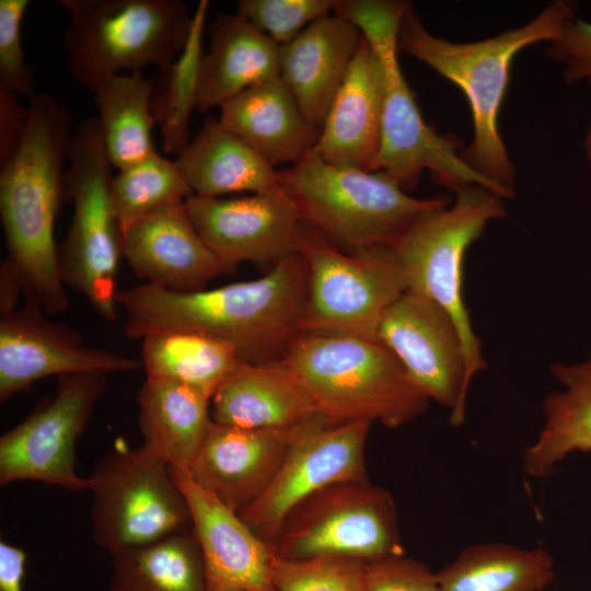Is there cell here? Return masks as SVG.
<instances>
[{"instance_id": "21", "label": "cell", "mask_w": 591, "mask_h": 591, "mask_svg": "<svg viewBox=\"0 0 591 591\" xmlns=\"http://www.w3.org/2000/svg\"><path fill=\"white\" fill-rule=\"evenodd\" d=\"M384 72L362 37L321 127L315 152L326 162L373 171L380 149Z\"/></svg>"}, {"instance_id": "11", "label": "cell", "mask_w": 591, "mask_h": 591, "mask_svg": "<svg viewBox=\"0 0 591 591\" xmlns=\"http://www.w3.org/2000/svg\"><path fill=\"white\" fill-rule=\"evenodd\" d=\"M271 545L285 559L341 556L369 564L404 555L394 499L368 480L334 484L310 496Z\"/></svg>"}, {"instance_id": "26", "label": "cell", "mask_w": 591, "mask_h": 591, "mask_svg": "<svg viewBox=\"0 0 591 591\" xmlns=\"http://www.w3.org/2000/svg\"><path fill=\"white\" fill-rule=\"evenodd\" d=\"M210 401L188 385L146 376L137 396L141 445L172 468L188 472L213 422Z\"/></svg>"}, {"instance_id": "12", "label": "cell", "mask_w": 591, "mask_h": 591, "mask_svg": "<svg viewBox=\"0 0 591 591\" xmlns=\"http://www.w3.org/2000/svg\"><path fill=\"white\" fill-rule=\"evenodd\" d=\"M106 387L103 374L58 376L54 396L1 436V486L34 480L73 491L89 490V478L77 473L76 444Z\"/></svg>"}, {"instance_id": "16", "label": "cell", "mask_w": 591, "mask_h": 591, "mask_svg": "<svg viewBox=\"0 0 591 591\" xmlns=\"http://www.w3.org/2000/svg\"><path fill=\"white\" fill-rule=\"evenodd\" d=\"M24 298L22 308L0 314L1 403L47 376L107 375L142 367L141 360L88 346L76 329L47 320L35 298Z\"/></svg>"}, {"instance_id": "34", "label": "cell", "mask_w": 591, "mask_h": 591, "mask_svg": "<svg viewBox=\"0 0 591 591\" xmlns=\"http://www.w3.org/2000/svg\"><path fill=\"white\" fill-rule=\"evenodd\" d=\"M193 192L176 161L157 151L118 171L112 182V199L120 230L172 204L186 201Z\"/></svg>"}, {"instance_id": "7", "label": "cell", "mask_w": 591, "mask_h": 591, "mask_svg": "<svg viewBox=\"0 0 591 591\" xmlns=\"http://www.w3.org/2000/svg\"><path fill=\"white\" fill-rule=\"evenodd\" d=\"M454 201L422 213L392 245L408 290L439 304L461 336L467 381L486 368L463 296V264L468 247L487 224L505 218V199L480 185L454 192Z\"/></svg>"}, {"instance_id": "37", "label": "cell", "mask_w": 591, "mask_h": 591, "mask_svg": "<svg viewBox=\"0 0 591 591\" xmlns=\"http://www.w3.org/2000/svg\"><path fill=\"white\" fill-rule=\"evenodd\" d=\"M28 4V0H0V90L31 103L38 93L22 43V23Z\"/></svg>"}, {"instance_id": "38", "label": "cell", "mask_w": 591, "mask_h": 591, "mask_svg": "<svg viewBox=\"0 0 591 591\" xmlns=\"http://www.w3.org/2000/svg\"><path fill=\"white\" fill-rule=\"evenodd\" d=\"M367 591H441L437 575L404 555L367 564Z\"/></svg>"}, {"instance_id": "8", "label": "cell", "mask_w": 591, "mask_h": 591, "mask_svg": "<svg viewBox=\"0 0 591 591\" xmlns=\"http://www.w3.org/2000/svg\"><path fill=\"white\" fill-rule=\"evenodd\" d=\"M113 177L96 117H89L78 125L70 143L65 195L73 204V216L59 248V268L65 286L81 293L108 322L117 320L116 275L123 256Z\"/></svg>"}, {"instance_id": "4", "label": "cell", "mask_w": 591, "mask_h": 591, "mask_svg": "<svg viewBox=\"0 0 591 591\" xmlns=\"http://www.w3.org/2000/svg\"><path fill=\"white\" fill-rule=\"evenodd\" d=\"M282 358L317 413L335 422L378 421L397 428L430 402L378 338L302 332Z\"/></svg>"}, {"instance_id": "31", "label": "cell", "mask_w": 591, "mask_h": 591, "mask_svg": "<svg viewBox=\"0 0 591 591\" xmlns=\"http://www.w3.org/2000/svg\"><path fill=\"white\" fill-rule=\"evenodd\" d=\"M111 556L109 591H208L192 528Z\"/></svg>"}, {"instance_id": "40", "label": "cell", "mask_w": 591, "mask_h": 591, "mask_svg": "<svg viewBox=\"0 0 591 591\" xmlns=\"http://www.w3.org/2000/svg\"><path fill=\"white\" fill-rule=\"evenodd\" d=\"M30 108L24 107L19 96L0 90V162L15 148L25 128Z\"/></svg>"}, {"instance_id": "36", "label": "cell", "mask_w": 591, "mask_h": 591, "mask_svg": "<svg viewBox=\"0 0 591 591\" xmlns=\"http://www.w3.org/2000/svg\"><path fill=\"white\" fill-rule=\"evenodd\" d=\"M335 3L336 0H241L237 14L280 46L329 15Z\"/></svg>"}, {"instance_id": "23", "label": "cell", "mask_w": 591, "mask_h": 591, "mask_svg": "<svg viewBox=\"0 0 591 591\" xmlns=\"http://www.w3.org/2000/svg\"><path fill=\"white\" fill-rule=\"evenodd\" d=\"M218 425L247 429H288L317 413L283 358L240 361L212 397Z\"/></svg>"}, {"instance_id": "29", "label": "cell", "mask_w": 591, "mask_h": 591, "mask_svg": "<svg viewBox=\"0 0 591 591\" xmlns=\"http://www.w3.org/2000/svg\"><path fill=\"white\" fill-rule=\"evenodd\" d=\"M441 591H545L554 560L542 548L482 543L463 549L438 572Z\"/></svg>"}, {"instance_id": "14", "label": "cell", "mask_w": 591, "mask_h": 591, "mask_svg": "<svg viewBox=\"0 0 591 591\" xmlns=\"http://www.w3.org/2000/svg\"><path fill=\"white\" fill-rule=\"evenodd\" d=\"M368 44L376 53L384 72V105L379 153L373 171H382L407 190L422 171L449 189L480 185L500 196L498 189L462 158L455 136L438 134L425 121L398 61V32L383 34Z\"/></svg>"}, {"instance_id": "10", "label": "cell", "mask_w": 591, "mask_h": 591, "mask_svg": "<svg viewBox=\"0 0 591 591\" xmlns=\"http://www.w3.org/2000/svg\"><path fill=\"white\" fill-rule=\"evenodd\" d=\"M89 482L93 537L111 555L190 529L171 466L142 445H115Z\"/></svg>"}, {"instance_id": "6", "label": "cell", "mask_w": 591, "mask_h": 591, "mask_svg": "<svg viewBox=\"0 0 591 591\" xmlns=\"http://www.w3.org/2000/svg\"><path fill=\"white\" fill-rule=\"evenodd\" d=\"M59 3L70 19L63 36L69 71L92 93L124 71L167 69L186 44L194 15L181 0Z\"/></svg>"}, {"instance_id": "41", "label": "cell", "mask_w": 591, "mask_h": 591, "mask_svg": "<svg viewBox=\"0 0 591 591\" xmlns=\"http://www.w3.org/2000/svg\"><path fill=\"white\" fill-rule=\"evenodd\" d=\"M25 563L22 548L0 542V591H23Z\"/></svg>"}, {"instance_id": "32", "label": "cell", "mask_w": 591, "mask_h": 591, "mask_svg": "<svg viewBox=\"0 0 591 591\" xmlns=\"http://www.w3.org/2000/svg\"><path fill=\"white\" fill-rule=\"evenodd\" d=\"M141 340L146 376L188 385L211 399L241 361L232 345L199 332H160Z\"/></svg>"}, {"instance_id": "27", "label": "cell", "mask_w": 591, "mask_h": 591, "mask_svg": "<svg viewBox=\"0 0 591 591\" xmlns=\"http://www.w3.org/2000/svg\"><path fill=\"white\" fill-rule=\"evenodd\" d=\"M176 163L199 197L258 194L281 186L278 171L213 117L204 123Z\"/></svg>"}, {"instance_id": "17", "label": "cell", "mask_w": 591, "mask_h": 591, "mask_svg": "<svg viewBox=\"0 0 591 591\" xmlns=\"http://www.w3.org/2000/svg\"><path fill=\"white\" fill-rule=\"evenodd\" d=\"M190 219L225 271L237 265L274 263L298 253L304 222L286 189L239 198L190 196Z\"/></svg>"}, {"instance_id": "5", "label": "cell", "mask_w": 591, "mask_h": 591, "mask_svg": "<svg viewBox=\"0 0 591 591\" xmlns=\"http://www.w3.org/2000/svg\"><path fill=\"white\" fill-rule=\"evenodd\" d=\"M278 173L303 222L349 252L392 246L422 213L451 202L413 197L382 171L333 164L314 149Z\"/></svg>"}, {"instance_id": "42", "label": "cell", "mask_w": 591, "mask_h": 591, "mask_svg": "<svg viewBox=\"0 0 591 591\" xmlns=\"http://www.w3.org/2000/svg\"><path fill=\"white\" fill-rule=\"evenodd\" d=\"M21 292L24 293L23 282L14 266L7 258L0 267V314L15 309Z\"/></svg>"}, {"instance_id": "35", "label": "cell", "mask_w": 591, "mask_h": 591, "mask_svg": "<svg viewBox=\"0 0 591 591\" xmlns=\"http://www.w3.org/2000/svg\"><path fill=\"white\" fill-rule=\"evenodd\" d=\"M275 591H367V563L341 556L275 557Z\"/></svg>"}, {"instance_id": "24", "label": "cell", "mask_w": 591, "mask_h": 591, "mask_svg": "<svg viewBox=\"0 0 591 591\" xmlns=\"http://www.w3.org/2000/svg\"><path fill=\"white\" fill-rule=\"evenodd\" d=\"M219 120L274 167L301 161L320 136L280 74L225 102Z\"/></svg>"}, {"instance_id": "30", "label": "cell", "mask_w": 591, "mask_h": 591, "mask_svg": "<svg viewBox=\"0 0 591 591\" xmlns=\"http://www.w3.org/2000/svg\"><path fill=\"white\" fill-rule=\"evenodd\" d=\"M154 82L142 71L129 72L107 80L94 92L103 146L118 171L155 151L151 139L155 125L151 106Z\"/></svg>"}, {"instance_id": "22", "label": "cell", "mask_w": 591, "mask_h": 591, "mask_svg": "<svg viewBox=\"0 0 591 591\" xmlns=\"http://www.w3.org/2000/svg\"><path fill=\"white\" fill-rule=\"evenodd\" d=\"M361 39L351 23L329 14L279 46V74L315 129L321 130Z\"/></svg>"}, {"instance_id": "20", "label": "cell", "mask_w": 591, "mask_h": 591, "mask_svg": "<svg viewBox=\"0 0 591 591\" xmlns=\"http://www.w3.org/2000/svg\"><path fill=\"white\" fill-rule=\"evenodd\" d=\"M303 424L288 429H247L212 422L187 473L239 512L269 486Z\"/></svg>"}, {"instance_id": "1", "label": "cell", "mask_w": 591, "mask_h": 591, "mask_svg": "<svg viewBox=\"0 0 591 591\" xmlns=\"http://www.w3.org/2000/svg\"><path fill=\"white\" fill-rule=\"evenodd\" d=\"M308 271L300 253L278 262L265 276L213 289L175 292L143 283L118 291L117 305L131 339L167 331H194L232 345L240 359L282 358L302 333Z\"/></svg>"}, {"instance_id": "15", "label": "cell", "mask_w": 591, "mask_h": 591, "mask_svg": "<svg viewBox=\"0 0 591 591\" xmlns=\"http://www.w3.org/2000/svg\"><path fill=\"white\" fill-rule=\"evenodd\" d=\"M376 337L430 401L451 409L450 424L461 426L471 385L451 316L432 300L407 290L385 311Z\"/></svg>"}, {"instance_id": "19", "label": "cell", "mask_w": 591, "mask_h": 591, "mask_svg": "<svg viewBox=\"0 0 591 591\" xmlns=\"http://www.w3.org/2000/svg\"><path fill=\"white\" fill-rule=\"evenodd\" d=\"M121 250L139 279L170 291L204 290L227 273L196 230L186 201L162 207L124 228Z\"/></svg>"}, {"instance_id": "3", "label": "cell", "mask_w": 591, "mask_h": 591, "mask_svg": "<svg viewBox=\"0 0 591 591\" xmlns=\"http://www.w3.org/2000/svg\"><path fill=\"white\" fill-rule=\"evenodd\" d=\"M572 18L573 4L556 0L520 27L468 43L434 36L424 26L413 5L401 22L398 50L422 61L464 93L472 113L473 139L461 155L503 199L515 194V169L499 130L512 61L530 45L552 43Z\"/></svg>"}, {"instance_id": "25", "label": "cell", "mask_w": 591, "mask_h": 591, "mask_svg": "<svg viewBox=\"0 0 591 591\" xmlns=\"http://www.w3.org/2000/svg\"><path fill=\"white\" fill-rule=\"evenodd\" d=\"M201 57L196 109L221 107L243 91L279 76V45L240 14L220 13L209 26Z\"/></svg>"}, {"instance_id": "9", "label": "cell", "mask_w": 591, "mask_h": 591, "mask_svg": "<svg viewBox=\"0 0 591 591\" xmlns=\"http://www.w3.org/2000/svg\"><path fill=\"white\" fill-rule=\"evenodd\" d=\"M298 252L308 271L302 332L378 338L385 311L408 290L392 246L344 253L305 224Z\"/></svg>"}, {"instance_id": "13", "label": "cell", "mask_w": 591, "mask_h": 591, "mask_svg": "<svg viewBox=\"0 0 591 591\" xmlns=\"http://www.w3.org/2000/svg\"><path fill=\"white\" fill-rule=\"evenodd\" d=\"M370 421L335 422L321 414L306 420L265 491L237 513L271 544L287 517L321 489L368 480L366 443Z\"/></svg>"}, {"instance_id": "43", "label": "cell", "mask_w": 591, "mask_h": 591, "mask_svg": "<svg viewBox=\"0 0 591 591\" xmlns=\"http://www.w3.org/2000/svg\"><path fill=\"white\" fill-rule=\"evenodd\" d=\"M583 148H584V152H586V155H587L588 160L591 162V124H590L589 129H588V131L586 134Z\"/></svg>"}, {"instance_id": "18", "label": "cell", "mask_w": 591, "mask_h": 591, "mask_svg": "<svg viewBox=\"0 0 591 591\" xmlns=\"http://www.w3.org/2000/svg\"><path fill=\"white\" fill-rule=\"evenodd\" d=\"M172 468V467H171ZM200 548L208 591H275L273 545L185 471L172 468Z\"/></svg>"}, {"instance_id": "28", "label": "cell", "mask_w": 591, "mask_h": 591, "mask_svg": "<svg viewBox=\"0 0 591 591\" xmlns=\"http://www.w3.org/2000/svg\"><path fill=\"white\" fill-rule=\"evenodd\" d=\"M549 371L563 390L544 399V426L523 460L526 474L538 478L569 453L591 451V354L578 363H552Z\"/></svg>"}, {"instance_id": "39", "label": "cell", "mask_w": 591, "mask_h": 591, "mask_svg": "<svg viewBox=\"0 0 591 591\" xmlns=\"http://www.w3.org/2000/svg\"><path fill=\"white\" fill-rule=\"evenodd\" d=\"M549 57L563 66L568 81L591 83V21L569 20L551 43Z\"/></svg>"}, {"instance_id": "2", "label": "cell", "mask_w": 591, "mask_h": 591, "mask_svg": "<svg viewBox=\"0 0 591 591\" xmlns=\"http://www.w3.org/2000/svg\"><path fill=\"white\" fill-rule=\"evenodd\" d=\"M28 108L20 140L0 162V217L23 294L35 298L46 313L58 314L69 305L54 233L65 195L71 117L47 93H38Z\"/></svg>"}, {"instance_id": "33", "label": "cell", "mask_w": 591, "mask_h": 591, "mask_svg": "<svg viewBox=\"0 0 591 591\" xmlns=\"http://www.w3.org/2000/svg\"><path fill=\"white\" fill-rule=\"evenodd\" d=\"M209 2L201 0L193 15L186 44L154 82L152 114L167 153L179 155L189 143L188 124L196 108L198 76L204 55L201 42Z\"/></svg>"}]
</instances>
